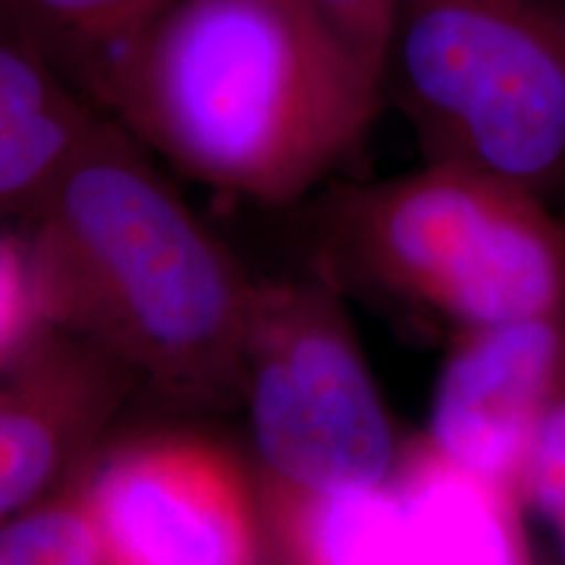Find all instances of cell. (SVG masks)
I'll list each match as a JSON object with an SVG mask.
<instances>
[{
	"instance_id": "13",
	"label": "cell",
	"mask_w": 565,
	"mask_h": 565,
	"mask_svg": "<svg viewBox=\"0 0 565 565\" xmlns=\"http://www.w3.org/2000/svg\"><path fill=\"white\" fill-rule=\"evenodd\" d=\"M404 0H303L330 42L383 84L387 42Z\"/></svg>"
},
{
	"instance_id": "4",
	"label": "cell",
	"mask_w": 565,
	"mask_h": 565,
	"mask_svg": "<svg viewBox=\"0 0 565 565\" xmlns=\"http://www.w3.org/2000/svg\"><path fill=\"white\" fill-rule=\"evenodd\" d=\"M383 95L424 162L487 175L565 217V0H404Z\"/></svg>"
},
{
	"instance_id": "11",
	"label": "cell",
	"mask_w": 565,
	"mask_h": 565,
	"mask_svg": "<svg viewBox=\"0 0 565 565\" xmlns=\"http://www.w3.org/2000/svg\"><path fill=\"white\" fill-rule=\"evenodd\" d=\"M89 100L103 71L173 0H0Z\"/></svg>"
},
{
	"instance_id": "16",
	"label": "cell",
	"mask_w": 565,
	"mask_h": 565,
	"mask_svg": "<svg viewBox=\"0 0 565 565\" xmlns=\"http://www.w3.org/2000/svg\"><path fill=\"white\" fill-rule=\"evenodd\" d=\"M280 3L288 6V9L296 11V13H301V17H307L309 21H315L312 17H309V11H307V6H303V0H280Z\"/></svg>"
},
{
	"instance_id": "8",
	"label": "cell",
	"mask_w": 565,
	"mask_h": 565,
	"mask_svg": "<svg viewBox=\"0 0 565 565\" xmlns=\"http://www.w3.org/2000/svg\"><path fill=\"white\" fill-rule=\"evenodd\" d=\"M134 387L105 353L47 324L0 366V524L79 475Z\"/></svg>"
},
{
	"instance_id": "3",
	"label": "cell",
	"mask_w": 565,
	"mask_h": 565,
	"mask_svg": "<svg viewBox=\"0 0 565 565\" xmlns=\"http://www.w3.org/2000/svg\"><path fill=\"white\" fill-rule=\"evenodd\" d=\"M320 273L454 333L565 309V217L456 166L343 183L317 210Z\"/></svg>"
},
{
	"instance_id": "1",
	"label": "cell",
	"mask_w": 565,
	"mask_h": 565,
	"mask_svg": "<svg viewBox=\"0 0 565 565\" xmlns=\"http://www.w3.org/2000/svg\"><path fill=\"white\" fill-rule=\"evenodd\" d=\"M30 221L42 324L175 404L242 401L257 282L129 134L103 116Z\"/></svg>"
},
{
	"instance_id": "7",
	"label": "cell",
	"mask_w": 565,
	"mask_h": 565,
	"mask_svg": "<svg viewBox=\"0 0 565 565\" xmlns=\"http://www.w3.org/2000/svg\"><path fill=\"white\" fill-rule=\"evenodd\" d=\"M565 364V309L458 333L419 440L526 505L536 437Z\"/></svg>"
},
{
	"instance_id": "6",
	"label": "cell",
	"mask_w": 565,
	"mask_h": 565,
	"mask_svg": "<svg viewBox=\"0 0 565 565\" xmlns=\"http://www.w3.org/2000/svg\"><path fill=\"white\" fill-rule=\"evenodd\" d=\"M82 490L105 565H259L263 487L215 437L129 435L89 458Z\"/></svg>"
},
{
	"instance_id": "9",
	"label": "cell",
	"mask_w": 565,
	"mask_h": 565,
	"mask_svg": "<svg viewBox=\"0 0 565 565\" xmlns=\"http://www.w3.org/2000/svg\"><path fill=\"white\" fill-rule=\"evenodd\" d=\"M103 113L0 3V215L32 217Z\"/></svg>"
},
{
	"instance_id": "15",
	"label": "cell",
	"mask_w": 565,
	"mask_h": 565,
	"mask_svg": "<svg viewBox=\"0 0 565 565\" xmlns=\"http://www.w3.org/2000/svg\"><path fill=\"white\" fill-rule=\"evenodd\" d=\"M40 328L24 244L0 242V366Z\"/></svg>"
},
{
	"instance_id": "12",
	"label": "cell",
	"mask_w": 565,
	"mask_h": 565,
	"mask_svg": "<svg viewBox=\"0 0 565 565\" xmlns=\"http://www.w3.org/2000/svg\"><path fill=\"white\" fill-rule=\"evenodd\" d=\"M0 565H105L82 471L0 524Z\"/></svg>"
},
{
	"instance_id": "10",
	"label": "cell",
	"mask_w": 565,
	"mask_h": 565,
	"mask_svg": "<svg viewBox=\"0 0 565 565\" xmlns=\"http://www.w3.org/2000/svg\"><path fill=\"white\" fill-rule=\"evenodd\" d=\"M393 482L406 503L414 565H532L526 505L445 463L419 437L406 445Z\"/></svg>"
},
{
	"instance_id": "2",
	"label": "cell",
	"mask_w": 565,
	"mask_h": 565,
	"mask_svg": "<svg viewBox=\"0 0 565 565\" xmlns=\"http://www.w3.org/2000/svg\"><path fill=\"white\" fill-rule=\"evenodd\" d=\"M89 103L186 179L294 204L362 147L385 95L280 0H173Z\"/></svg>"
},
{
	"instance_id": "5",
	"label": "cell",
	"mask_w": 565,
	"mask_h": 565,
	"mask_svg": "<svg viewBox=\"0 0 565 565\" xmlns=\"http://www.w3.org/2000/svg\"><path fill=\"white\" fill-rule=\"evenodd\" d=\"M317 270L257 282L242 401L275 519L315 500L387 487L406 445L341 301Z\"/></svg>"
},
{
	"instance_id": "14",
	"label": "cell",
	"mask_w": 565,
	"mask_h": 565,
	"mask_svg": "<svg viewBox=\"0 0 565 565\" xmlns=\"http://www.w3.org/2000/svg\"><path fill=\"white\" fill-rule=\"evenodd\" d=\"M526 508L542 515L565 550V364L529 463Z\"/></svg>"
}]
</instances>
